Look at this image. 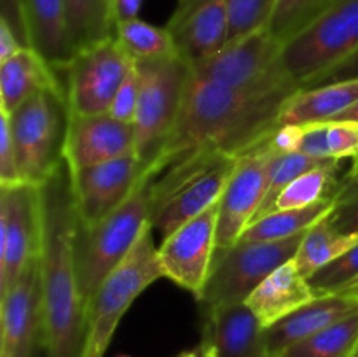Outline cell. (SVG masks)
<instances>
[{
  "instance_id": "obj_1",
  "label": "cell",
  "mask_w": 358,
  "mask_h": 357,
  "mask_svg": "<svg viewBox=\"0 0 358 357\" xmlns=\"http://www.w3.org/2000/svg\"><path fill=\"white\" fill-rule=\"evenodd\" d=\"M41 195V349L44 357H83L87 308L77 276L76 238L79 217L72 174L63 160L38 186Z\"/></svg>"
},
{
  "instance_id": "obj_2",
  "label": "cell",
  "mask_w": 358,
  "mask_h": 357,
  "mask_svg": "<svg viewBox=\"0 0 358 357\" xmlns=\"http://www.w3.org/2000/svg\"><path fill=\"white\" fill-rule=\"evenodd\" d=\"M294 94L248 93L203 79L191 70L175 132L157 163L161 174L175 158L192 150L241 156L280 126L283 105Z\"/></svg>"
},
{
  "instance_id": "obj_3",
  "label": "cell",
  "mask_w": 358,
  "mask_h": 357,
  "mask_svg": "<svg viewBox=\"0 0 358 357\" xmlns=\"http://www.w3.org/2000/svg\"><path fill=\"white\" fill-rule=\"evenodd\" d=\"M238 158L215 150H192L171 160L157 174L150 224L161 241L220 202Z\"/></svg>"
},
{
  "instance_id": "obj_4",
  "label": "cell",
  "mask_w": 358,
  "mask_h": 357,
  "mask_svg": "<svg viewBox=\"0 0 358 357\" xmlns=\"http://www.w3.org/2000/svg\"><path fill=\"white\" fill-rule=\"evenodd\" d=\"M157 174L156 168L143 172L126 202L103 220L91 227L77 226V276L86 308L98 286L129 254L142 231L150 224L152 186Z\"/></svg>"
},
{
  "instance_id": "obj_5",
  "label": "cell",
  "mask_w": 358,
  "mask_h": 357,
  "mask_svg": "<svg viewBox=\"0 0 358 357\" xmlns=\"http://www.w3.org/2000/svg\"><path fill=\"white\" fill-rule=\"evenodd\" d=\"M159 279H164L159 247L154 244V230L149 224L129 254L105 276L91 298L83 357H103L107 354L126 312L147 287Z\"/></svg>"
},
{
  "instance_id": "obj_6",
  "label": "cell",
  "mask_w": 358,
  "mask_h": 357,
  "mask_svg": "<svg viewBox=\"0 0 358 357\" xmlns=\"http://www.w3.org/2000/svg\"><path fill=\"white\" fill-rule=\"evenodd\" d=\"M136 69L140 76V97L133 119L135 156L143 172H147L157 167L173 135L191 76V63L177 55L136 62Z\"/></svg>"
},
{
  "instance_id": "obj_7",
  "label": "cell",
  "mask_w": 358,
  "mask_h": 357,
  "mask_svg": "<svg viewBox=\"0 0 358 357\" xmlns=\"http://www.w3.org/2000/svg\"><path fill=\"white\" fill-rule=\"evenodd\" d=\"M283 44L268 27L226 42L219 51L191 63L203 79L248 93L296 94L303 88L289 76L282 59Z\"/></svg>"
},
{
  "instance_id": "obj_8",
  "label": "cell",
  "mask_w": 358,
  "mask_h": 357,
  "mask_svg": "<svg viewBox=\"0 0 358 357\" xmlns=\"http://www.w3.org/2000/svg\"><path fill=\"white\" fill-rule=\"evenodd\" d=\"M9 115L21 184H44L63 161L69 107L63 91L34 94Z\"/></svg>"
},
{
  "instance_id": "obj_9",
  "label": "cell",
  "mask_w": 358,
  "mask_h": 357,
  "mask_svg": "<svg viewBox=\"0 0 358 357\" xmlns=\"http://www.w3.org/2000/svg\"><path fill=\"white\" fill-rule=\"evenodd\" d=\"M358 51V0H334L327 10L283 46L282 59L289 76L303 90Z\"/></svg>"
},
{
  "instance_id": "obj_10",
  "label": "cell",
  "mask_w": 358,
  "mask_h": 357,
  "mask_svg": "<svg viewBox=\"0 0 358 357\" xmlns=\"http://www.w3.org/2000/svg\"><path fill=\"white\" fill-rule=\"evenodd\" d=\"M303 234L278 241L238 240L224 251H217L212 273L203 290L201 310L220 304L243 303L252 290L276 268L292 261L299 251Z\"/></svg>"
},
{
  "instance_id": "obj_11",
  "label": "cell",
  "mask_w": 358,
  "mask_h": 357,
  "mask_svg": "<svg viewBox=\"0 0 358 357\" xmlns=\"http://www.w3.org/2000/svg\"><path fill=\"white\" fill-rule=\"evenodd\" d=\"M135 59L114 37L84 48L63 66L69 114L96 115L110 112L119 86Z\"/></svg>"
},
{
  "instance_id": "obj_12",
  "label": "cell",
  "mask_w": 358,
  "mask_h": 357,
  "mask_svg": "<svg viewBox=\"0 0 358 357\" xmlns=\"http://www.w3.org/2000/svg\"><path fill=\"white\" fill-rule=\"evenodd\" d=\"M41 227L38 188L28 184L0 188V296L38 258Z\"/></svg>"
},
{
  "instance_id": "obj_13",
  "label": "cell",
  "mask_w": 358,
  "mask_h": 357,
  "mask_svg": "<svg viewBox=\"0 0 358 357\" xmlns=\"http://www.w3.org/2000/svg\"><path fill=\"white\" fill-rule=\"evenodd\" d=\"M276 150L271 136L238 158V164L219 202L217 251L236 244L257 217L268 188L269 167Z\"/></svg>"
},
{
  "instance_id": "obj_14",
  "label": "cell",
  "mask_w": 358,
  "mask_h": 357,
  "mask_svg": "<svg viewBox=\"0 0 358 357\" xmlns=\"http://www.w3.org/2000/svg\"><path fill=\"white\" fill-rule=\"evenodd\" d=\"M219 203L175 230L159 245V262L164 279L173 280L201 300L217 254Z\"/></svg>"
},
{
  "instance_id": "obj_15",
  "label": "cell",
  "mask_w": 358,
  "mask_h": 357,
  "mask_svg": "<svg viewBox=\"0 0 358 357\" xmlns=\"http://www.w3.org/2000/svg\"><path fill=\"white\" fill-rule=\"evenodd\" d=\"M70 174L79 224L91 227L126 202L142 178L143 168L131 153Z\"/></svg>"
},
{
  "instance_id": "obj_16",
  "label": "cell",
  "mask_w": 358,
  "mask_h": 357,
  "mask_svg": "<svg viewBox=\"0 0 358 357\" xmlns=\"http://www.w3.org/2000/svg\"><path fill=\"white\" fill-rule=\"evenodd\" d=\"M135 153V130L110 112L96 115L69 114L63 160L70 172Z\"/></svg>"
},
{
  "instance_id": "obj_17",
  "label": "cell",
  "mask_w": 358,
  "mask_h": 357,
  "mask_svg": "<svg viewBox=\"0 0 358 357\" xmlns=\"http://www.w3.org/2000/svg\"><path fill=\"white\" fill-rule=\"evenodd\" d=\"M41 346L38 258L21 279L0 296V357H34Z\"/></svg>"
},
{
  "instance_id": "obj_18",
  "label": "cell",
  "mask_w": 358,
  "mask_h": 357,
  "mask_svg": "<svg viewBox=\"0 0 358 357\" xmlns=\"http://www.w3.org/2000/svg\"><path fill=\"white\" fill-rule=\"evenodd\" d=\"M166 28L182 58H206L229 41L227 0H178Z\"/></svg>"
},
{
  "instance_id": "obj_19",
  "label": "cell",
  "mask_w": 358,
  "mask_h": 357,
  "mask_svg": "<svg viewBox=\"0 0 358 357\" xmlns=\"http://www.w3.org/2000/svg\"><path fill=\"white\" fill-rule=\"evenodd\" d=\"M217 357H269L266 328L247 303H231L203 310V340Z\"/></svg>"
},
{
  "instance_id": "obj_20",
  "label": "cell",
  "mask_w": 358,
  "mask_h": 357,
  "mask_svg": "<svg viewBox=\"0 0 358 357\" xmlns=\"http://www.w3.org/2000/svg\"><path fill=\"white\" fill-rule=\"evenodd\" d=\"M358 312V300L345 294L317 296L282 321L266 328L268 356L278 357L296 343L324 331L329 326Z\"/></svg>"
},
{
  "instance_id": "obj_21",
  "label": "cell",
  "mask_w": 358,
  "mask_h": 357,
  "mask_svg": "<svg viewBox=\"0 0 358 357\" xmlns=\"http://www.w3.org/2000/svg\"><path fill=\"white\" fill-rule=\"evenodd\" d=\"M45 90L63 91L56 69L34 48H23L0 63V112L13 114L34 94Z\"/></svg>"
},
{
  "instance_id": "obj_22",
  "label": "cell",
  "mask_w": 358,
  "mask_h": 357,
  "mask_svg": "<svg viewBox=\"0 0 358 357\" xmlns=\"http://www.w3.org/2000/svg\"><path fill=\"white\" fill-rule=\"evenodd\" d=\"M315 298L310 280L301 275L294 261H289L262 280L245 303L257 315L262 326L269 328Z\"/></svg>"
},
{
  "instance_id": "obj_23",
  "label": "cell",
  "mask_w": 358,
  "mask_h": 357,
  "mask_svg": "<svg viewBox=\"0 0 358 357\" xmlns=\"http://www.w3.org/2000/svg\"><path fill=\"white\" fill-rule=\"evenodd\" d=\"M23 13L31 48L62 70L76 55L66 30L65 0H23Z\"/></svg>"
},
{
  "instance_id": "obj_24",
  "label": "cell",
  "mask_w": 358,
  "mask_h": 357,
  "mask_svg": "<svg viewBox=\"0 0 358 357\" xmlns=\"http://www.w3.org/2000/svg\"><path fill=\"white\" fill-rule=\"evenodd\" d=\"M358 104V79L329 83L297 91L282 108L280 125H315L334 121Z\"/></svg>"
},
{
  "instance_id": "obj_25",
  "label": "cell",
  "mask_w": 358,
  "mask_h": 357,
  "mask_svg": "<svg viewBox=\"0 0 358 357\" xmlns=\"http://www.w3.org/2000/svg\"><path fill=\"white\" fill-rule=\"evenodd\" d=\"M334 206V198H327L304 209L275 210L254 220L240 240L245 241H278L303 234L311 226L327 217Z\"/></svg>"
},
{
  "instance_id": "obj_26",
  "label": "cell",
  "mask_w": 358,
  "mask_h": 357,
  "mask_svg": "<svg viewBox=\"0 0 358 357\" xmlns=\"http://www.w3.org/2000/svg\"><path fill=\"white\" fill-rule=\"evenodd\" d=\"M357 241L358 234L339 233L331 224L329 217H324L304 233L299 251L292 261L301 275L311 279L315 273L350 251Z\"/></svg>"
},
{
  "instance_id": "obj_27",
  "label": "cell",
  "mask_w": 358,
  "mask_h": 357,
  "mask_svg": "<svg viewBox=\"0 0 358 357\" xmlns=\"http://www.w3.org/2000/svg\"><path fill=\"white\" fill-rule=\"evenodd\" d=\"M65 14L73 52L115 35L110 0H65Z\"/></svg>"
},
{
  "instance_id": "obj_28",
  "label": "cell",
  "mask_w": 358,
  "mask_h": 357,
  "mask_svg": "<svg viewBox=\"0 0 358 357\" xmlns=\"http://www.w3.org/2000/svg\"><path fill=\"white\" fill-rule=\"evenodd\" d=\"M339 168L341 161L329 160L317 168H311L306 174L299 175L294 182H290L282 195L276 200L275 210L287 209H304L315 203H320L327 198H334L345 181H339Z\"/></svg>"
},
{
  "instance_id": "obj_29",
  "label": "cell",
  "mask_w": 358,
  "mask_h": 357,
  "mask_svg": "<svg viewBox=\"0 0 358 357\" xmlns=\"http://www.w3.org/2000/svg\"><path fill=\"white\" fill-rule=\"evenodd\" d=\"M299 150L317 160H353L358 156V122L327 121L304 126Z\"/></svg>"
},
{
  "instance_id": "obj_30",
  "label": "cell",
  "mask_w": 358,
  "mask_h": 357,
  "mask_svg": "<svg viewBox=\"0 0 358 357\" xmlns=\"http://www.w3.org/2000/svg\"><path fill=\"white\" fill-rule=\"evenodd\" d=\"M115 38L135 62H150L178 55L166 27H156L140 18L115 24Z\"/></svg>"
},
{
  "instance_id": "obj_31",
  "label": "cell",
  "mask_w": 358,
  "mask_h": 357,
  "mask_svg": "<svg viewBox=\"0 0 358 357\" xmlns=\"http://www.w3.org/2000/svg\"><path fill=\"white\" fill-rule=\"evenodd\" d=\"M358 349V312L296 343L278 357H353Z\"/></svg>"
},
{
  "instance_id": "obj_32",
  "label": "cell",
  "mask_w": 358,
  "mask_h": 357,
  "mask_svg": "<svg viewBox=\"0 0 358 357\" xmlns=\"http://www.w3.org/2000/svg\"><path fill=\"white\" fill-rule=\"evenodd\" d=\"M334 0H276L268 30L283 46L315 23Z\"/></svg>"
},
{
  "instance_id": "obj_33",
  "label": "cell",
  "mask_w": 358,
  "mask_h": 357,
  "mask_svg": "<svg viewBox=\"0 0 358 357\" xmlns=\"http://www.w3.org/2000/svg\"><path fill=\"white\" fill-rule=\"evenodd\" d=\"M325 161L329 160H317V158L308 156V154L301 153V150L283 154L276 153V156L273 158L271 167H269L268 188H266L264 202H262V206L261 210H259L255 220L271 212L278 196L282 195L283 189H285L290 182L296 181L299 175L310 172L311 168H317L320 167V164H324Z\"/></svg>"
},
{
  "instance_id": "obj_34",
  "label": "cell",
  "mask_w": 358,
  "mask_h": 357,
  "mask_svg": "<svg viewBox=\"0 0 358 357\" xmlns=\"http://www.w3.org/2000/svg\"><path fill=\"white\" fill-rule=\"evenodd\" d=\"M358 279V241L350 251L315 273L310 280L315 296L339 294Z\"/></svg>"
},
{
  "instance_id": "obj_35",
  "label": "cell",
  "mask_w": 358,
  "mask_h": 357,
  "mask_svg": "<svg viewBox=\"0 0 358 357\" xmlns=\"http://www.w3.org/2000/svg\"><path fill=\"white\" fill-rule=\"evenodd\" d=\"M275 6L276 0H227L229 41L268 27Z\"/></svg>"
},
{
  "instance_id": "obj_36",
  "label": "cell",
  "mask_w": 358,
  "mask_h": 357,
  "mask_svg": "<svg viewBox=\"0 0 358 357\" xmlns=\"http://www.w3.org/2000/svg\"><path fill=\"white\" fill-rule=\"evenodd\" d=\"M327 217L339 233L358 234V178L348 177L343 182Z\"/></svg>"
},
{
  "instance_id": "obj_37",
  "label": "cell",
  "mask_w": 358,
  "mask_h": 357,
  "mask_svg": "<svg viewBox=\"0 0 358 357\" xmlns=\"http://www.w3.org/2000/svg\"><path fill=\"white\" fill-rule=\"evenodd\" d=\"M138 97H140V76L138 69H136V62L133 63V66L129 69L128 76L124 77V80L119 86L117 93H115L114 102H112L110 114L115 119L122 122H129L133 125V119L136 114V105H138Z\"/></svg>"
},
{
  "instance_id": "obj_38",
  "label": "cell",
  "mask_w": 358,
  "mask_h": 357,
  "mask_svg": "<svg viewBox=\"0 0 358 357\" xmlns=\"http://www.w3.org/2000/svg\"><path fill=\"white\" fill-rule=\"evenodd\" d=\"M0 184L2 188L21 184L9 115L2 112H0Z\"/></svg>"
},
{
  "instance_id": "obj_39",
  "label": "cell",
  "mask_w": 358,
  "mask_h": 357,
  "mask_svg": "<svg viewBox=\"0 0 358 357\" xmlns=\"http://www.w3.org/2000/svg\"><path fill=\"white\" fill-rule=\"evenodd\" d=\"M0 18L6 20L13 27L20 41L24 48H31L30 38H28L27 23H24L23 0H0Z\"/></svg>"
},
{
  "instance_id": "obj_40",
  "label": "cell",
  "mask_w": 358,
  "mask_h": 357,
  "mask_svg": "<svg viewBox=\"0 0 358 357\" xmlns=\"http://www.w3.org/2000/svg\"><path fill=\"white\" fill-rule=\"evenodd\" d=\"M304 135V126L301 125H280L271 135V146L276 153H296L301 149Z\"/></svg>"
},
{
  "instance_id": "obj_41",
  "label": "cell",
  "mask_w": 358,
  "mask_h": 357,
  "mask_svg": "<svg viewBox=\"0 0 358 357\" xmlns=\"http://www.w3.org/2000/svg\"><path fill=\"white\" fill-rule=\"evenodd\" d=\"M352 79H358V51L353 52L350 58H346L341 65L336 66V69L332 70V72H329L327 76L322 77L315 86H322V84H329V83H341V80H352Z\"/></svg>"
},
{
  "instance_id": "obj_42",
  "label": "cell",
  "mask_w": 358,
  "mask_h": 357,
  "mask_svg": "<svg viewBox=\"0 0 358 357\" xmlns=\"http://www.w3.org/2000/svg\"><path fill=\"white\" fill-rule=\"evenodd\" d=\"M23 48V42L20 41V37L13 30V27L6 20L0 18V63L9 59L10 56H14Z\"/></svg>"
},
{
  "instance_id": "obj_43",
  "label": "cell",
  "mask_w": 358,
  "mask_h": 357,
  "mask_svg": "<svg viewBox=\"0 0 358 357\" xmlns=\"http://www.w3.org/2000/svg\"><path fill=\"white\" fill-rule=\"evenodd\" d=\"M142 4L143 0H110L112 16H114L115 24L136 20L140 9H142Z\"/></svg>"
},
{
  "instance_id": "obj_44",
  "label": "cell",
  "mask_w": 358,
  "mask_h": 357,
  "mask_svg": "<svg viewBox=\"0 0 358 357\" xmlns=\"http://www.w3.org/2000/svg\"><path fill=\"white\" fill-rule=\"evenodd\" d=\"M334 121H355V122H358V104L353 105L352 108H348L345 114H341L338 119H334Z\"/></svg>"
},
{
  "instance_id": "obj_45",
  "label": "cell",
  "mask_w": 358,
  "mask_h": 357,
  "mask_svg": "<svg viewBox=\"0 0 358 357\" xmlns=\"http://www.w3.org/2000/svg\"><path fill=\"white\" fill-rule=\"evenodd\" d=\"M199 349H201V356H203V357H217L215 349H213V346L210 345V343L201 342V345H199Z\"/></svg>"
},
{
  "instance_id": "obj_46",
  "label": "cell",
  "mask_w": 358,
  "mask_h": 357,
  "mask_svg": "<svg viewBox=\"0 0 358 357\" xmlns=\"http://www.w3.org/2000/svg\"><path fill=\"white\" fill-rule=\"evenodd\" d=\"M339 294H345V296H352V298H357V300H358V279L355 280V282H352V284H350V286L346 287V289L343 290V293H339Z\"/></svg>"
},
{
  "instance_id": "obj_47",
  "label": "cell",
  "mask_w": 358,
  "mask_h": 357,
  "mask_svg": "<svg viewBox=\"0 0 358 357\" xmlns=\"http://www.w3.org/2000/svg\"><path fill=\"white\" fill-rule=\"evenodd\" d=\"M348 177L350 178H358V156L353 158V164H352V168H350Z\"/></svg>"
},
{
  "instance_id": "obj_48",
  "label": "cell",
  "mask_w": 358,
  "mask_h": 357,
  "mask_svg": "<svg viewBox=\"0 0 358 357\" xmlns=\"http://www.w3.org/2000/svg\"><path fill=\"white\" fill-rule=\"evenodd\" d=\"M199 354H201V350H199V346H198V349H194V350H187V352H182L180 356H177V357H199Z\"/></svg>"
},
{
  "instance_id": "obj_49",
  "label": "cell",
  "mask_w": 358,
  "mask_h": 357,
  "mask_svg": "<svg viewBox=\"0 0 358 357\" xmlns=\"http://www.w3.org/2000/svg\"><path fill=\"white\" fill-rule=\"evenodd\" d=\"M353 357H358V349H357V352H355V354H353Z\"/></svg>"
},
{
  "instance_id": "obj_50",
  "label": "cell",
  "mask_w": 358,
  "mask_h": 357,
  "mask_svg": "<svg viewBox=\"0 0 358 357\" xmlns=\"http://www.w3.org/2000/svg\"><path fill=\"white\" fill-rule=\"evenodd\" d=\"M117 357H131V356H117Z\"/></svg>"
},
{
  "instance_id": "obj_51",
  "label": "cell",
  "mask_w": 358,
  "mask_h": 357,
  "mask_svg": "<svg viewBox=\"0 0 358 357\" xmlns=\"http://www.w3.org/2000/svg\"><path fill=\"white\" fill-rule=\"evenodd\" d=\"M199 350H201V349H199ZM199 357H203V356H201V354H199Z\"/></svg>"
}]
</instances>
